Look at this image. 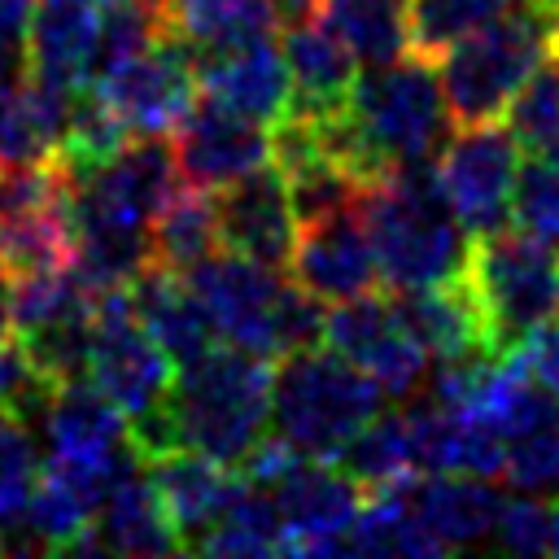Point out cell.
<instances>
[{
	"label": "cell",
	"instance_id": "6da1fadb",
	"mask_svg": "<svg viewBox=\"0 0 559 559\" xmlns=\"http://www.w3.org/2000/svg\"><path fill=\"white\" fill-rule=\"evenodd\" d=\"M314 122V118H310ZM323 148L358 179L371 183L389 170L428 166L454 135V114L441 87V74L428 57H393L367 66L341 114L319 118Z\"/></svg>",
	"mask_w": 559,
	"mask_h": 559
},
{
	"label": "cell",
	"instance_id": "7a4b0ae2",
	"mask_svg": "<svg viewBox=\"0 0 559 559\" xmlns=\"http://www.w3.org/2000/svg\"><path fill=\"white\" fill-rule=\"evenodd\" d=\"M271 432V358L214 345L201 358L183 362L162 415L135 441V450H197L227 467H240L253 445Z\"/></svg>",
	"mask_w": 559,
	"mask_h": 559
},
{
	"label": "cell",
	"instance_id": "3957f363",
	"mask_svg": "<svg viewBox=\"0 0 559 559\" xmlns=\"http://www.w3.org/2000/svg\"><path fill=\"white\" fill-rule=\"evenodd\" d=\"M358 214L367 223L380 262V284H389V293L463 280L472 231L459 223L441 188L437 162L389 170L362 183Z\"/></svg>",
	"mask_w": 559,
	"mask_h": 559
},
{
	"label": "cell",
	"instance_id": "277c9868",
	"mask_svg": "<svg viewBox=\"0 0 559 559\" xmlns=\"http://www.w3.org/2000/svg\"><path fill=\"white\" fill-rule=\"evenodd\" d=\"M183 275L197 288L214 323V336L223 345H236L262 358H288L297 349L323 345L328 301L301 288L297 280L288 284L280 266L253 262L231 249H214Z\"/></svg>",
	"mask_w": 559,
	"mask_h": 559
},
{
	"label": "cell",
	"instance_id": "5b68a950",
	"mask_svg": "<svg viewBox=\"0 0 559 559\" xmlns=\"http://www.w3.org/2000/svg\"><path fill=\"white\" fill-rule=\"evenodd\" d=\"M380 384L328 345L297 349L271 367V437L306 459H336L341 445L384 411Z\"/></svg>",
	"mask_w": 559,
	"mask_h": 559
},
{
	"label": "cell",
	"instance_id": "8992f818",
	"mask_svg": "<svg viewBox=\"0 0 559 559\" xmlns=\"http://www.w3.org/2000/svg\"><path fill=\"white\" fill-rule=\"evenodd\" d=\"M555 17L559 13L550 9H533L515 0L502 17H493L489 26H480L441 57L437 74L459 127L493 122L507 114L524 79L555 52Z\"/></svg>",
	"mask_w": 559,
	"mask_h": 559
},
{
	"label": "cell",
	"instance_id": "52a82bcc",
	"mask_svg": "<svg viewBox=\"0 0 559 559\" xmlns=\"http://www.w3.org/2000/svg\"><path fill=\"white\" fill-rule=\"evenodd\" d=\"M463 280L480 306L489 345L507 354L559 310V245L524 227L472 236Z\"/></svg>",
	"mask_w": 559,
	"mask_h": 559
},
{
	"label": "cell",
	"instance_id": "ba28073f",
	"mask_svg": "<svg viewBox=\"0 0 559 559\" xmlns=\"http://www.w3.org/2000/svg\"><path fill=\"white\" fill-rule=\"evenodd\" d=\"M87 380L127 415L131 441H140L166 406V393L175 384V362L157 345V336L140 323L127 288L96 293Z\"/></svg>",
	"mask_w": 559,
	"mask_h": 559
},
{
	"label": "cell",
	"instance_id": "9c48e42d",
	"mask_svg": "<svg viewBox=\"0 0 559 559\" xmlns=\"http://www.w3.org/2000/svg\"><path fill=\"white\" fill-rule=\"evenodd\" d=\"M323 345L367 371L389 402H411L428 380V354L402 323L393 293H358L328 306Z\"/></svg>",
	"mask_w": 559,
	"mask_h": 559
},
{
	"label": "cell",
	"instance_id": "30bf717a",
	"mask_svg": "<svg viewBox=\"0 0 559 559\" xmlns=\"http://www.w3.org/2000/svg\"><path fill=\"white\" fill-rule=\"evenodd\" d=\"M280 511L288 555H349V528L362 507V485L328 459L293 454L266 485Z\"/></svg>",
	"mask_w": 559,
	"mask_h": 559
},
{
	"label": "cell",
	"instance_id": "8fae6325",
	"mask_svg": "<svg viewBox=\"0 0 559 559\" xmlns=\"http://www.w3.org/2000/svg\"><path fill=\"white\" fill-rule=\"evenodd\" d=\"M92 87L122 118L131 135H170L201 96L197 48L166 31L162 39H153L144 52H135Z\"/></svg>",
	"mask_w": 559,
	"mask_h": 559
},
{
	"label": "cell",
	"instance_id": "7c38bea8",
	"mask_svg": "<svg viewBox=\"0 0 559 559\" xmlns=\"http://www.w3.org/2000/svg\"><path fill=\"white\" fill-rule=\"evenodd\" d=\"M520 170V140L498 122H467L450 135L437 157L441 188L472 236L498 231L511 223V192Z\"/></svg>",
	"mask_w": 559,
	"mask_h": 559
},
{
	"label": "cell",
	"instance_id": "4fadbf2b",
	"mask_svg": "<svg viewBox=\"0 0 559 559\" xmlns=\"http://www.w3.org/2000/svg\"><path fill=\"white\" fill-rule=\"evenodd\" d=\"M170 148L188 183L218 192L240 175L258 170L262 162H271V131L249 114H236L210 96H197V105L179 118Z\"/></svg>",
	"mask_w": 559,
	"mask_h": 559
},
{
	"label": "cell",
	"instance_id": "5bb4252c",
	"mask_svg": "<svg viewBox=\"0 0 559 559\" xmlns=\"http://www.w3.org/2000/svg\"><path fill=\"white\" fill-rule=\"evenodd\" d=\"M214 210H218V236L223 249L245 253L253 262L266 266H288L293 262V245L301 231V218L293 210V192L288 179L275 162H262L258 170L240 175L236 183L214 192Z\"/></svg>",
	"mask_w": 559,
	"mask_h": 559
},
{
	"label": "cell",
	"instance_id": "9a60e30c",
	"mask_svg": "<svg viewBox=\"0 0 559 559\" xmlns=\"http://www.w3.org/2000/svg\"><path fill=\"white\" fill-rule=\"evenodd\" d=\"M197 74H201V96L236 114H249L266 127L293 114V74L284 48L271 35L197 52Z\"/></svg>",
	"mask_w": 559,
	"mask_h": 559
},
{
	"label": "cell",
	"instance_id": "2e32d148",
	"mask_svg": "<svg viewBox=\"0 0 559 559\" xmlns=\"http://www.w3.org/2000/svg\"><path fill=\"white\" fill-rule=\"evenodd\" d=\"M288 271L301 288H310L328 306L371 293L380 284V262H376V249H371L358 205L323 214L314 223H301Z\"/></svg>",
	"mask_w": 559,
	"mask_h": 559
},
{
	"label": "cell",
	"instance_id": "e0dca14e",
	"mask_svg": "<svg viewBox=\"0 0 559 559\" xmlns=\"http://www.w3.org/2000/svg\"><path fill=\"white\" fill-rule=\"evenodd\" d=\"M148 480L162 498V511L179 537V550H201V542L214 533L223 511L231 507L240 489V467H227L197 450H162L148 454Z\"/></svg>",
	"mask_w": 559,
	"mask_h": 559
},
{
	"label": "cell",
	"instance_id": "ac0fdd59",
	"mask_svg": "<svg viewBox=\"0 0 559 559\" xmlns=\"http://www.w3.org/2000/svg\"><path fill=\"white\" fill-rule=\"evenodd\" d=\"M31 428L44 459H114L135 445L127 415L92 380L52 384Z\"/></svg>",
	"mask_w": 559,
	"mask_h": 559
},
{
	"label": "cell",
	"instance_id": "d6986e66",
	"mask_svg": "<svg viewBox=\"0 0 559 559\" xmlns=\"http://www.w3.org/2000/svg\"><path fill=\"white\" fill-rule=\"evenodd\" d=\"M96 0H35L26 26V70L61 92L92 87L96 61Z\"/></svg>",
	"mask_w": 559,
	"mask_h": 559
},
{
	"label": "cell",
	"instance_id": "ffe728a7",
	"mask_svg": "<svg viewBox=\"0 0 559 559\" xmlns=\"http://www.w3.org/2000/svg\"><path fill=\"white\" fill-rule=\"evenodd\" d=\"M79 550L83 555H175L179 550V537L162 511V498L148 480L144 459L105 493Z\"/></svg>",
	"mask_w": 559,
	"mask_h": 559
},
{
	"label": "cell",
	"instance_id": "44dd1931",
	"mask_svg": "<svg viewBox=\"0 0 559 559\" xmlns=\"http://www.w3.org/2000/svg\"><path fill=\"white\" fill-rule=\"evenodd\" d=\"M284 61L293 74V114L297 118H332L345 109L354 83H358V61L345 48V39L323 22H297L284 31Z\"/></svg>",
	"mask_w": 559,
	"mask_h": 559
},
{
	"label": "cell",
	"instance_id": "7402d4cb",
	"mask_svg": "<svg viewBox=\"0 0 559 559\" xmlns=\"http://www.w3.org/2000/svg\"><path fill=\"white\" fill-rule=\"evenodd\" d=\"M127 293H131V306H135L140 323L157 336V345L170 354L175 367L214 349V341H218L214 323H210V314H205V306H201V297H197V288L188 284L183 271H170V266L153 262L127 284Z\"/></svg>",
	"mask_w": 559,
	"mask_h": 559
},
{
	"label": "cell",
	"instance_id": "603a6c76",
	"mask_svg": "<svg viewBox=\"0 0 559 559\" xmlns=\"http://www.w3.org/2000/svg\"><path fill=\"white\" fill-rule=\"evenodd\" d=\"M415 511L432 528V537L450 550L485 546L493 542V524L502 511V493L493 489L489 476H467V472H441V476H415L411 485Z\"/></svg>",
	"mask_w": 559,
	"mask_h": 559
},
{
	"label": "cell",
	"instance_id": "cb8c5ba5",
	"mask_svg": "<svg viewBox=\"0 0 559 559\" xmlns=\"http://www.w3.org/2000/svg\"><path fill=\"white\" fill-rule=\"evenodd\" d=\"M74 92H61L31 70L0 79V162L57 157Z\"/></svg>",
	"mask_w": 559,
	"mask_h": 559
},
{
	"label": "cell",
	"instance_id": "d4e9b609",
	"mask_svg": "<svg viewBox=\"0 0 559 559\" xmlns=\"http://www.w3.org/2000/svg\"><path fill=\"white\" fill-rule=\"evenodd\" d=\"M393 306H397L402 323L411 328V336L424 345V354L432 362L437 358L476 354V349H493L467 280L428 284V288H402V293H393Z\"/></svg>",
	"mask_w": 559,
	"mask_h": 559
},
{
	"label": "cell",
	"instance_id": "484cf974",
	"mask_svg": "<svg viewBox=\"0 0 559 559\" xmlns=\"http://www.w3.org/2000/svg\"><path fill=\"white\" fill-rule=\"evenodd\" d=\"M411 485L415 480L362 493V507L349 528V555H411V559L445 555V546L432 537V528L415 511Z\"/></svg>",
	"mask_w": 559,
	"mask_h": 559
},
{
	"label": "cell",
	"instance_id": "4316f807",
	"mask_svg": "<svg viewBox=\"0 0 559 559\" xmlns=\"http://www.w3.org/2000/svg\"><path fill=\"white\" fill-rule=\"evenodd\" d=\"M0 258L9 262L13 275L70 266L74 262V227H70L66 197L4 210L0 214Z\"/></svg>",
	"mask_w": 559,
	"mask_h": 559
},
{
	"label": "cell",
	"instance_id": "83f0119b",
	"mask_svg": "<svg viewBox=\"0 0 559 559\" xmlns=\"http://www.w3.org/2000/svg\"><path fill=\"white\" fill-rule=\"evenodd\" d=\"M319 17L345 39L362 70L411 48V0H319Z\"/></svg>",
	"mask_w": 559,
	"mask_h": 559
},
{
	"label": "cell",
	"instance_id": "f1b7e54d",
	"mask_svg": "<svg viewBox=\"0 0 559 559\" xmlns=\"http://www.w3.org/2000/svg\"><path fill=\"white\" fill-rule=\"evenodd\" d=\"M214 249H223L214 192L183 179L175 197L162 205V214L153 218V262L170 271H192Z\"/></svg>",
	"mask_w": 559,
	"mask_h": 559
},
{
	"label": "cell",
	"instance_id": "f546056e",
	"mask_svg": "<svg viewBox=\"0 0 559 559\" xmlns=\"http://www.w3.org/2000/svg\"><path fill=\"white\" fill-rule=\"evenodd\" d=\"M162 17L166 31L188 39L197 52L280 31L271 0H162Z\"/></svg>",
	"mask_w": 559,
	"mask_h": 559
},
{
	"label": "cell",
	"instance_id": "4dcf8cb0",
	"mask_svg": "<svg viewBox=\"0 0 559 559\" xmlns=\"http://www.w3.org/2000/svg\"><path fill=\"white\" fill-rule=\"evenodd\" d=\"M341 472H349L362 493L367 489H389V485H406L415 480V454H411V432H406V415L402 411H380L376 419H367L332 459Z\"/></svg>",
	"mask_w": 559,
	"mask_h": 559
},
{
	"label": "cell",
	"instance_id": "1f68e13d",
	"mask_svg": "<svg viewBox=\"0 0 559 559\" xmlns=\"http://www.w3.org/2000/svg\"><path fill=\"white\" fill-rule=\"evenodd\" d=\"M284 550V528L271 493L253 485L249 476L240 480L231 507L214 524V533L201 542V555H280Z\"/></svg>",
	"mask_w": 559,
	"mask_h": 559
},
{
	"label": "cell",
	"instance_id": "d6a6232c",
	"mask_svg": "<svg viewBox=\"0 0 559 559\" xmlns=\"http://www.w3.org/2000/svg\"><path fill=\"white\" fill-rule=\"evenodd\" d=\"M515 0H411V48L419 57H445L454 44L502 17Z\"/></svg>",
	"mask_w": 559,
	"mask_h": 559
},
{
	"label": "cell",
	"instance_id": "836d02e7",
	"mask_svg": "<svg viewBox=\"0 0 559 559\" xmlns=\"http://www.w3.org/2000/svg\"><path fill=\"white\" fill-rule=\"evenodd\" d=\"M507 127L528 153H546L559 140V57L550 52L507 105Z\"/></svg>",
	"mask_w": 559,
	"mask_h": 559
},
{
	"label": "cell",
	"instance_id": "e575fe53",
	"mask_svg": "<svg viewBox=\"0 0 559 559\" xmlns=\"http://www.w3.org/2000/svg\"><path fill=\"white\" fill-rule=\"evenodd\" d=\"M39 467H44V450L35 428L22 415L0 411V524L26 511L39 485Z\"/></svg>",
	"mask_w": 559,
	"mask_h": 559
},
{
	"label": "cell",
	"instance_id": "d590c367",
	"mask_svg": "<svg viewBox=\"0 0 559 559\" xmlns=\"http://www.w3.org/2000/svg\"><path fill=\"white\" fill-rule=\"evenodd\" d=\"M502 476L515 493H533L546 502H559V424L528 428L507 441Z\"/></svg>",
	"mask_w": 559,
	"mask_h": 559
},
{
	"label": "cell",
	"instance_id": "8d00e7d4",
	"mask_svg": "<svg viewBox=\"0 0 559 559\" xmlns=\"http://www.w3.org/2000/svg\"><path fill=\"white\" fill-rule=\"evenodd\" d=\"M511 223L559 245V166L546 157H528L515 170V192H511Z\"/></svg>",
	"mask_w": 559,
	"mask_h": 559
},
{
	"label": "cell",
	"instance_id": "74e56055",
	"mask_svg": "<svg viewBox=\"0 0 559 559\" xmlns=\"http://www.w3.org/2000/svg\"><path fill=\"white\" fill-rule=\"evenodd\" d=\"M493 546L507 555H546L550 550V507L546 498L515 493L502 498L498 524H493Z\"/></svg>",
	"mask_w": 559,
	"mask_h": 559
},
{
	"label": "cell",
	"instance_id": "f35d334b",
	"mask_svg": "<svg viewBox=\"0 0 559 559\" xmlns=\"http://www.w3.org/2000/svg\"><path fill=\"white\" fill-rule=\"evenodd\" d=\"M515 349V358L528 367V376L537 380V384H546L555 397H559V323L555 319H546V323H537L520 345H511Z\"/></svg>",
	"mask_w": 559,
	"mask_h": 559
},
{
	"label": "cell",
	"instance_id": "ab89813d",
	"mask_svg": "<svg viewBox=\"0 0 559 559\" xmlns=\"http://www.w3.org/2000/svg\"><path fill=\"white\" fill-rule=\"evenodd\" d=\"M35 0H0V79L26 70V26Z\"/></svg>",
	"mask_w": 559,
	"mask_h": 559
},
{
	"label": "cell",
	"instance_id": "60d3db41",
	"mask_svg": "<svg viewBox=\"0 0 559 559\" xmlns=\"http://www.w3.org/2000/svg\"><path fill=\"white\" fill-rule=\"evenodd\" d=\"M13 271L9 262L0 258V336H13Z\"/></svg>",
	"mask_w": 559,
	"mask_h": 559
},
{
	"label": "cell",
	"instance_id": "b9f144b4",
	"mask_svg": "<svg viewBox=\"0 0 559 559\" xmlns=\"http://www.w3.org/2000/svg\"><path fill=\"white\" fill-rule=\"evenodd\" d=\"M550 555H559V507H550Z\"/></svg>",
	"mask_w": 559,
	"mask_h": 559
},
{
	"label": "cell",
	"instance_id": "7bdbcfd3",
	"mask_svg": "<svg viewBox=\"0 0 559 559\" xmlns=\"http://www.w3.org/2000/svg\"><path fill=\"white\" fill-rule=\"evenodd\" d=\"M555 57H559V17H555Z\"/></svg>",
	"mask_w": 559,
	"mask_h": 559
},
{
	"label": "cell",
	"instance_id": "ee69618b",
	"mask_svg": "<svg viewBox=\"0 0 559 559\" xmlns=\"http://www.w3.org/2000/svg\"><path fill=\"white\" fill-rule=\"evenodd\" d=\"M96 4H105V0H96Z\"/></svg>",
	"mask_w": 559,
	"mask_h": 559
}]
</instances>
